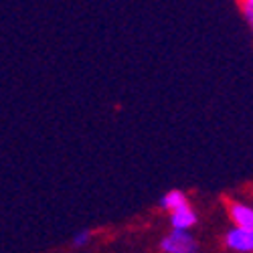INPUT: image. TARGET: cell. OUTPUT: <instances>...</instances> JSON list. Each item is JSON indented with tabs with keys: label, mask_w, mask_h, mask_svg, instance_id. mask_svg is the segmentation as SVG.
<instances>
[{
	"label": "cell",
	"mask_w": 253,
	"mask_h": 253,
	"mask_svg": "<svg viewBox=\"0 0 253 253\" xmlns=\"http://www.w3.org/2000/svg\"><path fill=\"white\" fill-rule=\"evenodd\" d=\"M160 249L164 253H199V243L188 231L172 229V233H168L160 241Z\"/></svg>",
	"instance_id": "obj_1"
},
{
	"label": "cell",
	"mask_w": 253,
	"mask_h": 253,
	"mask_svg": "<svg viewBox=\"0 0 253 253\" xmlns=\"http://www.w3.org/2000/svg\"><path fill=\"white\" fill-rule=\"evenodd\" d=\"M225 245L233 251H239V253H249L253 249V231L241 229V227L229 229L225 235Z\"/></svg>",
	"instance_id": "obj_2"
},
{
	"label": "cell",
	"mask_w": 253,
	"mask_h": 253,
	"mask_svg": "<svg viewBox=\"0 0 253 253\" xmlns=\"http://www.w3.org/2000/svg\"><path fill=\"white\" fill-rule=\"evenodd\" d=\"M170 225L176 231H188L191 227H195L197 225V213L193 211V207L186 203V205L174 209L170 213Z\"/></svg>",
	"instance_id": "obj_3"
},
{
	"label": "cell",
	"mask_w": 253,
	"mask_h": 253,
	"mask_svg": "<svg viewBox=\"0 0 253 253\" xmlns=\"http://www.w3.org/2000/svg\"><path fill=\"white\" fill-rule=\"evenodd\" d=\"M229 213H231V219H233L235 227L251 229V231H253V209H251L249 205L231 203V205H229Z\"/></svg>",
	"instance_id": "obj_4"
},
{
	"label": "cell",
	"mask_w": 253,
	"mask_h": 253,
	"mask_svg": "<svg viewBox=\"0 0 253 253\" xmlns=\"http://www.w3.org/2000/svg\"><path fill=\"white\" fill-rule=\"evenodd\" d=\"M188 201H186V195L182 193V191H178V188H172V191H168L162 199H160V207L162 209H166L168 213H172L174 209H178V207H182V205H186Z\"/></svg>",
	"instance_id": "obj_5"
},
{
	"label": "cell",
	"mask_w": 253,
	"mask_h": 253,
	"mask_svg": "<svg viewBox=\"0 0 253 253\" xmlns=\"http://www.w3.org/2000/svg\"><path fill=\"white\" fill-rule=\"evenodd\" d=\"M89 239H91V231L89 229H83V231H79V233H75V237H73V247H85L87 243H89Z\"/></svg>",
	"instance_id": "obj_6"
},
{
	"label": "cell",
	"mask_w": 253,
	"mask_h": 253,
	"mask_svg": "<svg viewBox=\"0 0 253 253\" xmlns=\"http://www.w3.org/2000/svg\"><path fill=\"white\" fill-rule=\"evenodd\" d=\"M241 10H243V14H245V20L251 25V23H253V0H243Z\"/></svg>",
	"instance_id": "obj_7"
},
{
	"label": "cell",
	"mask_w": 253,
	"mask_h": 253,
	"mask_svg": "<svg viewBox=\"0 0 253 253\" xmlns=\"http://www.w3.org/2000/svg\"><path fill=\"white\" fill-rule=\"evenodd\" d=\"M241 2H243V0H241Z\"/></svg>",
	"instance_id": "obj_8"
}]
</instances>
